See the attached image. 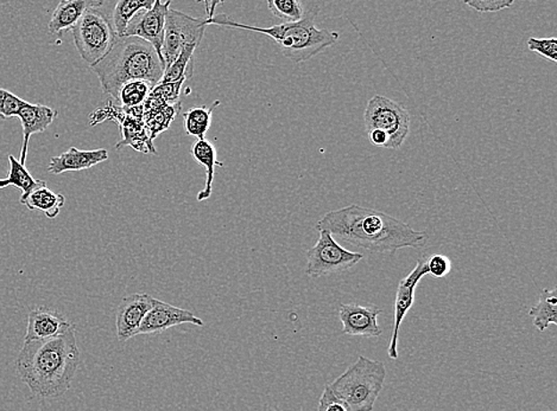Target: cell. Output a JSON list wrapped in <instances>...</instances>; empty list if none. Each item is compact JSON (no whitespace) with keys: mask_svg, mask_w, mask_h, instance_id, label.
Listing matches in <instances>:
<instances>
[{"mask_svg":"<svg viewBox=\"0 0 557 411\" xmlns=\"http://www.w3.org/2000/svg\"><path fill=\"white\" fill-rule=\"evenodd\" d=\"M315 228L370 254L394 255L401 249L422 248L429 239L426 232L412 229L394 216L355 204L327 212Z\"/></svg>","mask_w":557,"mask_h":411,"instance_id":"cell-1","label":"cell"},{"mask_svg":"<svg viewBox=\"0 0 557 411\" xmlns=\"http://www.w3.org/2000/svg\"><path fill=\"white\" fill-rule=\"evenodd\" d=\"M80 366L75 326L57 337L24 342L17 374L36 398L57 399L71 387Z\"/></svg>","mask_w":557,"mask_h":411,"instance_id":"cell-2","label":"cell"},{"mask_svg":"<svg viewBox=\"0 0 557 411\" xmlns=\"http://www.w3.org/2000/svg\"><path fill=\"white\" fill-rule=\"evenodd\" d=\"M104 92L117 99L125 83L146 81L156 86L163 78L165 66L154 46L138 37L121 36L107 55L91 67Z\"/></svg>","mask_w":557,"mask_h":411,"instance_id":"cell-3","label":"cell"},{"mask_svg":"<svg viewBox=\"0 0 557 411\" xmlns=\"http://www.w3.org/2000/svg\"><path fill=\"white\" fill-rule=\"evenodd\" d=\"M319 12L320 7L314 5L311 10L305 11L304 17L297 23H282L270 28L240 24L226 14L207 18L206 25L207 27L217 25L221 28L242 29V30L267 35L278 43L280 52L287 59L297 64L307 62L339 41V32L316 27L315 20Z\"/></svg>","mask_w":557,"mask_h":411,"instance_id":"cell-4","label":"cell"},{"mask_svg":"<svg viewBox=\"0 0 557 411\" xmlns=\"http://www.w3.org/2000/svg\"><path fill=\"white\" fill-rule=\"evenodd\" d=\"M387 380L386 364L359 356L333 383L330 390L343 399L351 411H372Z\"/></svg>","mask_w":557,"mask_h":411,"instance_id":"cell-5","label":"cell"},{"mask_svg":"<svg viewBox=\"0 0 557 411\" xmlns=\"http://www.w3.org/2000/svg\"><path fill=\"white\" fill-rule=\"evenodd\" d=\"M100 7H89L71 29L75 48L89 67L107 55L117 38L112 21Z\"/></svg>","mask_w":557,"mask_h":411,"instance_id":"cell-6","label":"cell"},{"mask_svg":"<svg viewBox=\"0 0 557 411\" xmlns=\"http://www.w3.org/2000/svg\"><path fill=\"white\" fill-rule=\"evenodd\" d=\"M366 131L380 129L389 136L387 149L397 150L403 145L411 132V115L402 104L383 95L369 101L364 113Z\"/></svg>","mask_w":557,"mask_h":411,"instance_id":"cell-7","label":"cell"},{"mask_svg":"<svg viewBox=\"0 0 557 411\" xmlns=\"http://www.w3.org/2000/svg\"><path fill=\"white\" fill-rule=\"evenodd\" d=\"M318 242L307 251L305 274L311 277L347 272L364 259V254L341 247L332 234L320 230Z\"/></svg>","mask_w":557,"mask_h":411,"instance_id":"cell-8","label":"cell"},{"mask_svg":"<svg viewBox=\"0 0 557 411\" xmlns=\"http://www.w3.org/2000/svg\"><path fill=\"white\" fill-rule=\"evenodd\" d=\"M206 21L207 16L194 18L178 10H168L164 41L162 45V59L165 70L178 59L186 45H201L207 28Z\"/></svg>","mask_w":557,"mask_h":411,"instance_id":"cell-9","label":"cell"},{"mask_svg":"<svg viewBox=\"0 0 557 411\" xmlns=\"http://www.w3.org/2000/svg\"><path fill=\"white\" fill-rule=\"evenodd\" d=\"M426 275H428L427 259L420 258L415 268L398 284L394 308V329L389 348H387V356L390 359L397 360L400 357L398 355V337H400L401 325L414 305L416 288H418L420 281Z\"/></svg>","mask_w":557,"mask_h":411,"instance_id":"cell-10","label":"cell"},{"mask_svg":"<svg viewBox=\"0 0 557 411\" xmlns=\"http://www.w3.org/2000/svg\"><path fill=\"white\" fill-rule=\"evenodd\" d=\"M171 2L162 3L154 0V6L150 10L143 11L129 25L124 36L128 37H138L150 43L162 59V45L164 41L165 21H167L168 10L170 9ZM163 60V59H162Z\"/></svg>","mask_w":557,"mask_h":411,"instance_id":"cell-11","label":"cell"},{"mask_svg":"<svg viewBox=\"0 0 557 411\" xmlns=\"http://www.w3.org/2000/svg\"><path fill=\"white\" fill-rule=\"evenodd\" d=\"M156 302L157 299L149 294H131L124 298L116 312L118 341L125 342L137 335L144 318Z\"/></svg>","mask_w":557,"mask_h":411,"instance_id":"cell-12","label":"cell"},{"mask_svg":"<svg viewBox=\"0 0 557 411\" xmlns=\"http://www.w3.org/2000/svg\"><path fill=\"white\" fill-rule=\"evenodd\" d=\"M380 315L382 309L375 305L343 304L339 308L344 334L351 337H380L383 333L378 324Z\"/></svg>","mask_w":557,"mask_h":411,"instance_id":"cell-13","label":"cell"},{"mask_svg":"<svg viewBox=\"0 0 557 411\" xmlns=\"http://www.w3.org/2000/svg\"><path fill=\"white\" fill-rule=\"evenodd\" d=\"M182 324H193V325L200 327L204 325V320L188 309L176 308V306L169 305L167 302L157 300L156 305L144 318L137 335L162 333V332L182 325Z\"/></svg>","mask_w":557,"mask_h":411,"instance_id":"cell-14","label":"cell"},{"mask_svg":"<svg viewBox=\"0 0 557 411\" xmlns=\"http://www.w3.org/2000/svg\"><path fill=\"white\" fill-rule=\"evenodd\" d=\"M57 111L45 104H34L25 103L21 108L18 118L23 127V144H21V156L18 158L20 163L25 166L28 157L29 142L31 136L43 133L49 128L54 120L57 118Z\"/></svg>","mask_w":557,"mask_h":411,"instance_id":"cell-15","label":"cell"},{"mask_svg":"<svg viewBox=\"0 0 557 411\" xmlns=\"http://www.w3.org/2000/svg\"><path fill=\"white\" fill-rule=\"evenodd\" d=\"M73 326V324L59 312L49 308H35L29 313L24 342L57 337Z\"/></svg>","mask_w":557,"mask_h":411,"instance_id":"cell-16","label":"cell"},{"mask_svg":"<svg viewBox=\"0 0 557 411\" xmlns=\"http://www.w3.org/2000/svg\"><path fill=\"white\" fill-rule=\"evenodd\" d=\"M107 160L109 152L105 149L82 151L71 147L66 152L50 160L48 172L52 175H61L64 172L84 171Z\"/></svg>","mask_w":557,"mask_h":411,"instance_id":"cell-17","label":"cell"},{"mask_svg":"<svg viewBox=\"0 0 557 411\" xmlns=\"http://www.w3.org/2000/svg\"><path fill=\"white\" fill-rule=\"evenodd\" d=\"M102 0H62L54 10L48 24L49 32L61 37L64 32L71 31L89 7L103 6Z\"/></svg>","mask_w":557,"mask_h":411,"instance_id":"cell-18","label":"cell"},{"mask_svg":"<svg viewBox=\"0 0 557 411\" xmlns=\"http://www.w3.org/2000/svg\"><path fill=\"white\" fill-rule=\"evenodd\" d=\"M111 115H114L120 122L121 136H123V139L116 145V149L121 150L123 147L131 146L143 153H157L147 135L143 118L132 117L124 108L117 110V114Z\"/></svg>","mask_w":557,"mask_h":411,"instance_id":"cell-19","label":"cell"},{"mask_svg":"<svg viewBox=\"0 0 557 411\" xmlns=\"http://www.w3.org/2000/svg\"><path fill=\"white\" fill-rule=\"evenodd\" d=\"M190 154L197 164L206 169V184H204V189L197 193V201H206L213 193L215 166L222 168L224 164L218 161L217 149H215L213 143L206 138L197 140L190 149Z\"/></svg>","mask_w":557,"mask_h":411,"instance_id":"cell-20","label":"cell"},{"mask_svg":"<svg viewBox=\"0 0 557 411\" xmlns=\"http://www.w3.org/2000/svg\"><path fill=\"white\" fill-rule=\"evenodd\" d=\"M21 203L30 211H41L46 218L54 219L60 215L61 209L66 203V198L45 185L31 191L27 196H21Z\"/></svg>","mask_w":557,"mask_h":411,"instance_id":"cell-21","label":"cell"},{"mask_svg":"<svg viewBox=\"0 0 557 411\" xmlns=\"http://www.w3.org/2000/svg\"><path fill=\"white\" fill-rule=\"evenodd\" d=\"M154 4V0H121L118 2L114 6L112 20H111L118 37L124 36L131 21L143 11L150 10Z\"/></svg>","mask_w":557,"mask_h":411,"instance_id":"cell-22","label":"cell"},{"mask_svg":"<svg viewBox=\"0 0 557 411\" xmlns=\"http://www.w3.org/2000/svg\"><path fill=\"white\" fill-rule=\"evenodd\" d=\"M10 171L6 178H0V189L14 186L23 191L21 196H27L31 191L46 185L45 180L35 179L24 165L20 163L12 154H9Z\"/></svg>","mask_w":557,"mask_h":411,"instance_id":"cell-23","label":"cell"},{"mask_svg":"<svg viewBox=\"0 0 557 411\" xmlns=\"http://www.w3.org/2000/svg\"><path fill=\"white\" fill-rule=\"evenodd\" d=\"M529 316L538 332H545L549 326L557 325L556 288L542 291L537 305L530 309Z\"/></svg>","mask_w":557,"mask_h":411,"instance_id":"cell-24","label":"cell"},{"mask_svg":"<svg viewBox=\"0 0 557 411\" xmlns=\"http://www.w3.org/2000/svg\"><path fill=\"white\" fill-rule=\"evenodd\" d=\"M179 111H181V103L165 104L157 110L144 111L143 121L151 142L170 127L171 122L175 120Z\"/></svg>","mask_w":557,"mask_h":411,"instance_id":"cell-25","label":"cell"},{"mask_svg":"<svg viewBox=\"0 0 557 411\" xmlns=\"http://www.w3.org/2000/svg\"><path fill=\"white\" fill-rule=\"evenodd\" d=\"M220 104V101H215L213 106H201L190 108L183 113L185 128L187 135L195 136L197 140L204 139L206 133L210 131L212 125V115L213 111Z\"/></svg>","mask_w":557,"mask_h":411,"instance_id":"cell-26","label":"cell"},{"mask_svg":"<svg viewBox=\"0 0 557 411\" xmlns=\"http://www.w3.org/2000/svg\"><path fill=\"white\" fill-rule=\"evenodd\" d=\"M196 45H186L182 49L181 53L178 56V59L174 61L164 70L163 78L161 82L170 83L187 80L193 75V56L195 53Z\"/></svg>","mask_w":557,"mask_h":411,"instance_id":"cell-27","label":"cell"},{"mask_svg":"<svg viewBox=\"0 0 557 411\" xmlns=\"http://www.w3.org/2000/svg\"><path fill=\"white\" fill-rule=\"evenodd\" d=\"M154 86L149 82L140 80L125 83L118 92L117 100L125 110L143 106Z\"/></svg>","mask_w":557,"mask_h":411,"instance_id":"cell-28","label":"cell"},{"mask_svg":"<svg viewBox=\"0 0 557 411\" xmlns=\"http://www.w3.org/2000/svg\"><path fill=\"white\" fill-rule=\"evenodd\" d=\"M268 6L284 23H297L305 13L303 5L298 0H269Z\"/></svg>","mask_w":557,"mask_h":411,"instance_id":"cell-29","label":"cell"},{"mask_svg":"<svg viewBox=\"0 0 557 411\" xmlns=\"http://www.w3.org/2000/svg\"><path fill=\"white\" fill-rule=\"evenodd\" d=\"M185 82L186 80L170 83L160 82L151 89L150 95L158 97V99L167 104L179 103L183 83Z\"/></svg>","mask_w":557,"mask_h":411,"instance_id":"cell-30","label":"cell"},{"mask_svg":"<svg viewBox=\"0 0 557 411\" xmlns=\"http://www.w3.org/2000/svg\"><path fill=\"white\" fill-rule=\"evenodd\" d=\"M528 49L536 53L544 59L557 62V38H537L530 37L527 42Z\"/></svg>","mask_w":557,"mask_h":411,"instance_id":"cell-31","label":"cell"},{"mask_svg":"<svg viewBox=\"0 0 557 411\" xmlns=\"http://www.w3.org/2000/svg\"><path fill=\"white\" fill-rule=\"evenodd\" d=\"M25 103L21 97L14 95L9 90L0 88V119L6 120L12 117H18L21 108Z\"/></svg>","mask_w":557,"mask_h":411,"instance_id":"cell-32","label":"cell"},{"mask_svg":"<svg viewBox=\"0 0 557 411\" xmlns=\"http://www.w3.org/2000/svg\"><path fill=\"white\" fill-rule=\"evenodd\" d=\"M452 267L451 259L445 255L434 254L427 259L428 275L435 279H444L452 272Z\"/></svg>","mask_w":557,"mask_h":411,"instance_id":"cell-33","label":"cell"},{"mask_svg":"<svg viewBox=\"0 0 557 411\" xmlns=\"http://www.w3.org/2000/svg\"><path fill=\"white\" fill-rule=\"evenodd\" d=\"M465 4L476 10L477 12L486 13L509 9L515 2L513 0H472V2H465Z\"/></svg>","mask_w":557,"mask_h":411,"instance_id":"cell-34","label":"cell"},{"mask_svg":"<svg viewBox=\"0 0 557 411\" xmlns=\"http://www.w3.org/2000/svg\"><path fill=\"white\" fill-rule=\"evenodd\" d=\"M318 411H351L350 407L337 399L334 392L330 390L329 385H326L321 398H320Z\"/></svg>","mask_w":557,"mask_h":411,"instance_id":"cell-35","label":"cell"},{"mask_svg":"<svg viewBox=\"0 0 557 411\" xmlns=\"http://www.w3.org/2000/svg\"><path fill=\"white\" fill-rule=\"evenodd\" d=\"M368 133L370 142H371L373 146L387 149V145H389V136H387L386 132L380 131V129H372V131Z\"/></svg>","mask_w":557,"mask_h":411,"instance_id":"cell-36","label":"cell"}]
</instances>
